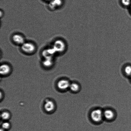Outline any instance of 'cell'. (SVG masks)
Listing matches in <instances>:
<instances>
[{"mask_svg":"<svg viewBox=\"0 0 131 131\" xmlns=\"http://www.w3.org/2000/svg\"><path fill=\"white\" fill-rule=\"evenodd\" d=\"M0 131H6V130H4V129H2V128H1Z\"/></svg>","mask_w":131,"mask_h":131,"instance_id":"17","label":"cell"},{"mask_svg":"<svg viewBox=\"0 0 131 131\" xmlns=\"http://www.w3.org/2000/svg\"><path fill=\"white\" fill-rule=\"evenodd\" d=\"M70 83L66 79H62L59 81L57 83L58 88L61 90H65L69 88Z\"/></svg>","mask_w":131,"mask_h":131,"instance_id":"5","label":"cell"},{"mask_svg":"<svg viewBox=\"0 0 131 131\" xmlns=\"http://www.w3.org/2000/svg\"><path fill=\"white\" fill-rule=\"evenodd\" d=\"M62 4V0H51L49 4V7L51 10H55L60 7Z\"/></svg>","mask_w":131,"mask_h":131,"instance_id":"8","label":"cell"},{"mask_svg":"<svg viewBox=\"0 0 131 131\" xmlns=\"http://www.w3.org/2000/svg\"><path fill=\"white\" fill-rule=\"evenodd\" d=\"M1 118L5 121H7L11 117V114L8 111H4L1 114Z\"/></svg>","mask_w":131,"mask_h":131,"instance_id":"12","label":"cell"},{"mask_svg":"<svg viewBox=\"0 0 131 131\" xmlns=\"http://www.w3.org/2000/svg\"><path fill=\"white\" fill-rule=\"evenodd\" d=\"M122 3L125 6H129L131 5L130 0H122Z\"/></svg>","mask_w":131,"mask_h":131,"instance_id":"16","label":"cell"},{"mask_svg":"<svg viewBox=\"0 0 131 131\" xmlns=\"http://www.w3.org/2000/svg\"><path fill=\"white\" fill-rule=\"evenodd\" d=\"M69 89L72 92H77L79 91L80 86L78 83H70Z\"/></svg>","mask_w":131,"mask_h":131,"instance_id":"11","label":"cell"},{"mask_svg":"<svg viewBox=\"0 0 131 131\" xmlns=\"http://www.w3.org/2000/svg\"><path fill=\"white\" fill-rule=\"evenodd\" d=\"M56 52L53 48H49L43 51L42 52V55L45 59L52 58V56Z\"/></svg>","mask_w":131,"mask_h":131,"instance_id":"9","label":"cell"},{"mask_svg":"<svg viewBox=\"0 0 131 131\" xmlns=\"http://www.w3.org/2000/svg\"><path fill=\"white\" fill-rule=\"evenodd\" d=\"M21 48L23 52L28 54H32L36 49L35 45L30 42H25L21 46Z\"/></svg>","mask_w":131,"mask_h":131,"instance_id":"1","label":"cell"},{"mask_svg":"<svg viewBox=\"0 0 131 131\" xmlns=\"http://www.w3.org/2000/svg\"><path fill=\"white\" fill-rule=\"evenodd\" d=\"M11 67L7 64L1 65L0 67V73L1 75H6L10 74L11 71Z\"/></svg>","mask_w":131,"mask_h":131,"instance_id":"7","label":"cell"},{"mask_svg":"<svg viewBox=\"0 0 131 131\" xmlns=\"http://www.w3.org/2000/svg\"><path fill=\"white\" fill-rule=\"evenodd\" d=\"M45 110L47 112L51 113L54 111L56 108V105L53 101L47 100L46 101L44 105Z\"/></svg>","mask_w":131,"mask_h":131,"instance_id":"4","label":"cell"},{"mask_svg":"<svg viewBox=\"0 0 131 131\" xmlns=\"http://www.w3.org/2000/svg\"><path fill=\"white\" fill-rule=\"evenodd\" d=\"M115 113L112 110L108 109L103 112V116L105 119L108 120H111L115 117Z\"/></svg>","mask_w":131,"mask_h":131,"instance_id":"10","label":"cell"},{"mask_svg":"<svg viewBox=\"0 0 131 131\" xmlns=\"http://www.w3.org/2000/svg\"><path fill=\"white\" fill-rule=\"evenodd\" d=\"M1 126H1L2 128H1L5 130L9 129L10 126H11L10 123L7 121H5L3 123Z\"/></svg>","mask_w":131,"mask_h":131,"instance_id":"14","label":"cell"},{"mask_svg":"<svg viewBox=\"0 0 131 131\" xmlns=\"http://www.w3.org/2000/svg\"><path fill=\"white\" fill-rule=\"evenodd\" d=\"M43 66L46 67H50L53 65V62L52 58L45 59L43 62Z\"/></svg>","mask_w":131,"mask_h":131,"instance_id":"13","label":"cell"},{"mask_svg":"<svg viewBox=\"0 0 131 131\" xmlns=\"http://www.w3.org/2000/svg\"><path fill=\"white\" fill-rule=\"evenodd\" d=\"M13 42L15 44L21 46L25 42L24 37L20 34H14L12 37Z\"/></svg>","mask_w":131,"mask_h":131,"instance_id":"6","label":"cell"},{"mask_svg":"<svg viewBox=\"0 0 131 131\" xmlns=\"http://www.w3.org/2000/svg\"><path fill=\"white\" fill-rule=\"evenodd\" d=\"M90 117L92 121L96 123H98L102 121L104 117L103 112L99 109L93 110L90 114Z\"/></svg>","mask_w":131,"mask_h":131,"instance_id":"2","label":"cell"},{"mask_svg":"<svg viewBox=\"0 0 131 131\" xmlns=\"http://www.w3.org/2000/svg\"><path fill=\"white\" fill-rule=\"evenodd\" d=\"M52 48L56 52L61 53L65 51L66 45L63 41L61 39L57 40L54 43Z\"/></svg>","mask_w":131,"mask_h":131,"instance_id":"3","label":"cell"},{"mask_svg":"<svg viewBox=\"0 0 131 131\" xmlns=\"http://www.w3.org/2000/svg\"></svg>","mask_w":131,"mask_h":131,"instance_id":"20","label":"cell"},{"mask_svg":"<svg viewBox=\"0 0 131 131\" xmlns=\"http://www.w3.org/2000/svg\"><path fill=\"white\" fill-rule=\"evenodd\" d=\"M130 9H131V4L130 5Z\"/></svg>","mask_w":131,"mask_h":131,"instance_id":"19","label":"cell"},{"mask_svg":"<svg viewBox=\"0 0 131 131\" xmlns=\"http://www.w3.org/2000/svg\"><path fill=\"white\" fill-rule=\"evenodd\" d=\"M124 72L126 74L129 76H131V66H127L125 67L124 69Z\"/></svg>","mask_w":131,"mask_h":131,"instance_id":"15","label":"cell"},{"mask_svg":"<svg viewBox=\"0 0 131 131\" xmlns=\"http://www.w3.org/2000/svg\"><path fill=\"white\" fill-rule=\"evenodd\" d=\"M46 1H51V0H46Z\"/></svg>","mask_w":131,"mask_h":131,"instance_id":"18","label":"cell"}]
</instances>
